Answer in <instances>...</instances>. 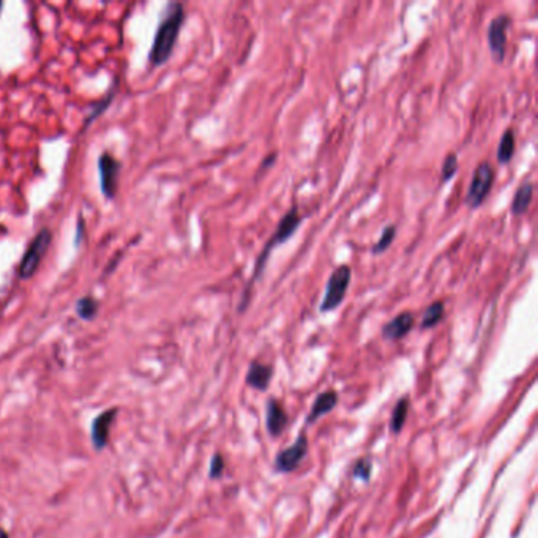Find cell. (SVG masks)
Instances as JSON below:
<instances>
[{"label": "cell", "instance_id": "cell-1", "mask_svg": "<svg viewBox=\"0 0 538 538\" xmlns=\"http://www.w3.org/2000/svg\"><path fill=\"white\" fill-rule=\"evenodd\" d=\"M302 221H303V216L300 215L299 207H297V206L290 207L288 210V212L285 213V216L281 218L280 223H278V226H276V229L273 232V236L267 240V243L264 245L263 251H260L259 256L256 258V263H254V270H253L251 281L248 283V286H246L245 292H243V297H242V303H240V307H238L240 312H243L246 310V307H248V305H250V297H248V294L251 292L250 289H251V286L254 285V283L263 278L264 270H265V267H267L268 259H270L272 251L276 248V246L286 243L290 237H292L297 231H299Z\"/></svg>", "mask_w": 538, "mask_h": 538}, {"label": "cell", "instance_id": "cell-2", "mask_svg": "<svg viewBox=\"0 0 538 538\" xmlns=\"http://www.w3.org/2000/svg\"><path fill=\"white\" fill-rule=\"evenodd\" d=\"M185 21V10L184 5L179 2H172L168 5L166 9L164 18L159 23L155 38H154V45L150 48V54H149V62L154 65V67H159L169 60V57L172 56V51L176 48V43L179 38V33L181 31V26H184Z\"/></svg>", "mask_w": 538, "mask_h": 538}, {"label": "cell", "instance_id": "cell-3", "mask_svg": "<svg viewBox=\"0 0 538 538\" xmlns=\"http://www.w3.org/2000/svg\"><path fill=\"white\" fill-rule=\"evenodd\" d=\"M351 280H352L351 265L343 264L337 267L335 270L330 273L329 280H327L325 294L321 302V307H319V311L330 312L333 310H337L346 299L347 289L349 286H351Z\"/></svg>", "mask_w": 538, "mask_h": 538}, {"label": "cell", "instance_id": "cell-4", "mask_svg": "<svg viewBox=\"0 0 538 538\" xmlns=\"http://www.w3.org/2000/svg\"><path fill=\"white\" fill-rule=\"evenodd\" d=\"M494 177H496V172H494L490 162H482L477 166L474 174H472L466 198H464V202L469 209L474 210L483 206V202L492 190Z\"/></svg>", "mask_w": 538, "mask_h": 538}, {"label": "cell", "instance_id": "cell-5", "mask_svg": "<svg viewBox=\"0 0 538 538\" xmlns=\"http://www.w3.org/2000/svg\"><path fill=\"white\" fill-rule=\"evenodd\" d=\"M51 242H53V234H51V231L46 228L41 229L38 234L33 237L32 242L27 246L23 259H21V264H19L21 278L23 280L31 278V276L38 270L41 259L45 258Z\"/></svg>", "mask_w": 538, "mask_h": 538}, {"label": "cell", "instance_id": "cell-6", "mask_svg": "<svg viewBox=\"0 0 538 538\" xmlns=\"http://www.w3.org/2000/svg\"><path fill=\"white\" fill-rule=\"evenodd\" d=\"M512 24V18L508 14H499L494 18L490 26L486 36H488V46L492 60L496 63H504L507 53V32Z\"/></svg>", "mask_w": 538, "mask_h": 538}, {"label": "cell", "instance_id": "cell-7", "mask_svg": "<svg viewBox=\"0 0 538 538\" xmlns=\"http://www.w3.org/2000/svg\"><path fill=\"white\" fill-rule=\"evenodd\" d=\"M100 186L107 199H112L117 193V179L120 172V163L111 154H101L98 158Z\"/></svg>", "mask_w": 538, "mask_h": 538}, {"label": "cell", "instance_id": "cell-8", "mask_svg": "<svg viewBox=\"0 0 538 538\" xmlns=\"http://www.w3.org/2000/svg\"><path fill=\"white\" fill-rule=\"evenodd\" d=\"M308 442L307 438H299L289 448L283 450V452L276 456V469L281 472H290L299 466L303 456L307 455Z\"/></svg>", "mask_w": 538, "mask_h": 538}, {"label": "cell", "instance_id": "cell-9", "mask_svg": "<svg viewBox=\"0 0 538 538\" xmlns=\"http://www.w3.org/2000/svg\"><path fill=\"white\" fill-rule=\"evenodd\" d=\"M413 322H416V319H413L412 312L409 311L399 312L398 316H395L390 322H387L382 327V337L389 341L401 339L412 330Z\"/></svg>", "mask_w": 538, "mask_h": 538}, {"label": "cell", "instance_id": "cell-10", "mask_svg": "<svg viewBox=\"0 0 538 538\" xmlns=\"http://www.w3.org/2000/svg\"><path fill=\"white\" fill-rule=\"evenodd\" d=\"M115 416H117V411L109 409L103 413H100V416L95 420H93L90 436H92L93 447H95L97 450H101V448L106 447L107 439H109V431H111V426H112V421H114Z\"/></svg>", "mask_w": 538, "mask_h": 538}, {"label": "cell", "instance_id": "cell-11", "mask_svg": "<svg viewBox=\"0 0 538 538\" xmlns=\"http://www.w3.org/2000/svg\"><path fill=\"white\" fill-rule=\"evenodd\" d=\"M534 198V185L532 181H522V184L518 186L516 190L513 201H512V213L515 216H522L526 215V212L530 207V202H532Z\"/></svg>", "mask_w": 538, "mask_h": 538}, {"label": "cell", "instance_id": "cell-12", "mask_svg": "<svg viewBox=\"0 0 538 538\" xmlns=\"http://www.w3.org/2000/svg\"><path fill=\"white\" fill-rule=\"evenodd\" d=\"M272 373V366L253 362L248 369V374H246V384L256 390H265L268 387V384H270Z\"/></svg>", "mask_w": 538, "mask_h": 538}, {"label": "cell", "instance_id": "cell-13", "mask_svg": "<svg viewBox=\"0 0 538 538\" xmlns=\"http://www.w3.org/2000/svg\"><path fill=\"white\" fill-rule=\"evenodd\" d=\"M288 417L278 401H268L267 404V428L272 436H280L285 430Z\"/></svg>", "mask_w": 538, "mask_h": 538}, {"label": "cell", "instance_id": "cell-14", "mask_svg": "<svg viewBox=\"0 0 538 538\" xmlns=\"http://www.w3.org/2000/svg\"><path fill=\"white\" fill-rule=\"evenodd\" d=\"M516 150V139H515V132L513 128H507L504 134L500 136V141L497 145V162L499 164H510L513 159Z\"/></svg>", "mask_w": 538, "mask_h": 538}, {"label": "cell", "instance_id": "cell-15", "mask_svg": "<svg viewBox=\"0 0 538 538\" xmlns=\"http://www.w3.org/2000/svg\"><path fill=\"white\" fill-rule=\"evenodd\" d=\"M337 403H338V395L335 394V391H325V394L319 395L315 404H312L308 421H315L319 417H322L324 413L330 412Z\"/></svg>", "mask_w": 538, "mask_h": 538}, {"label": "cell", "instance_id": "cell-16", "mask_svg": "<svg viewBox=\"0 0 538 538\" xmlns=\"http://www.w3.org/2000/svg\"><path fill=\"white\" fill-rule=\"evenodd\" d=\"M443 315H445V305H443L442 302H433L430 307H428L423 312V317H421V324H420V329H433L434 325H438L441 321Z\"/></svg>", "mask_w": 538, "mask_h": 538}, {"label": "cell", "instance_id": "cell-17", "mask_svg": "<svg viewBox=\"0 0 538 538\" xmlns=\"http://www.w3.org/2000/svg\"><path fill=\"white\" fill-rule=\"evenodd\" d=\"M396 232H398V229H396L395 224H389V226H385L379 240H377V242L373 246H371V253L377 256V254H382L384 251H387L391 246V243H394V240L396 237Z\"/></svg>", "mask_w": 538, "mask_h": 538}, {"label": "cell", "instance_id": "cell-18", "mask_svg": "<svg viewBox=\"0 0 538 538\" xmlns=\"http://www.w3.org/2000/svg\"><path fill=\"white\" fill-rule=\"evenodd\" d=\"M98 310H100L98 302L90 295L83 297V299H79L78 303H76L78 316L84 319V321H90V319L95 317Z\"/></svg>", "mask_w": 538, "mask_h": 538}, {"label": "cell", "instance_id": "cell-19", "mask_svg": "<svg viewBox=\"0 0 538 538\" xmlns=\"http://www.w3.org/2000/svg\"><path fill=\"white\" fill-rule=\"evenodd\" d=\"M114 93H115L114 87H111V89H109V90H107L106 97H105V98H101V100L98 101V103H97V105H93L92 112H90L89 115H87V119H85V122H84V128L89 127V123H92L93 120L98 119V117H100V115H101V114H103V112L106 111V109H107L109 106H111L112 100H114Z\"/></svg>", "mask_w": 538, "mask_h": 538}, {"label": "cell", "instance_id": "cell-20", "mask_svg": "<svg viewBox=\"0 0 538 538\" xmlns=\"http://www.w3.org/2000/svg\"><path fill=\"white\" fill-rule=\"evenodd\" d=\"M407 406H409V403H407V399H401L395 407L394 411V417H391V430H394L395 433L401 431V428L404 425V420H406V416H407Z\"/></svg>", "mask_w": 538, "mask_h": 538}, {"label": "cell", "instance_id": "cell-21", "mask_svg": "<svg viewBox=\"0 0 538 538\" xmlns=\"http://www.w3.org/2000/svg\"><path fill=\"white\" fill-rule=\"evenodd\" d=\"M456 172H458V157L456 154H448L442 163V172H441L442 181L452 180Z\"/></svg>", "mask_w": 538, "mask_h": 538}, {"label": "cell", "instance_id": "cell-22", "mask_svg": "<svg viewBox=\"0 0 538 538\" xmlns=\"http://www.w3.org/2000/svg\"><path fill=\"white\" fill-rule=\"evenodd\" d=\"M369 472H371V464L360 460L357 464L354 466V475L357 478H363V480H368L369 477Z\"/></svg>", "mask_w": 538, "mask_h": 538}, {"label": "cell", "instance_id": "cell-23", "mask_svg": "<svg viewBox=\"0 0 538 538\" xmlns=\"http://www.w3.org/2000/svg\"><path fill=\"white\" fill-rule=\"evenodd\" d=\"M223 468H224V464L221 461L220 455H215L213 456V461H212V466H210V477H218V475H220Z\"/></svg>", "mask_w": 538, "mask_h": 538}, {"label": "cell", "instance_id": "cell-24", "mask_svg": "<svg viewBox=\"0 0 538 538\" xmlns=\"http://www.w3.org/2000/svg\"><path fill=\"white\" fill-rule=\"evenodd\" d=\"M276 158H278V154H276V152H272L270 155H267V157L264 158V162L260 163V171H265V169H268V168H272L273 163L276 162Z\"/></svg>", "mask_w": 538, "mask_h": 538}, {"label": "cell", "instance_id": "cell-25", "mask_svg": "<svg viewBox=\"0 0 538 538\" xmlns=\"http://www.w3.org/2000/svg\"><path fill=\"white\" fill-rule=\"evenodd\" d=\"M0 538H9V535H6V532L2 527H0Z\"/></svg>", "mask_w": 538, "mask_h": 538}, {"label": "cell", "instance_id": "cell-26", "mask_svg": "<svg viewBox=\"0 0 538 538\" xmlns=\"http://www.w3.org/2000/svg\"><path fill=\"white\" fill-rule=\"evenodd\" d=\"M2 9H4V4H2V2H0V11H2Z\"/></svg>", "mask_w": 538, "mask_h": 538}]
</instances>
